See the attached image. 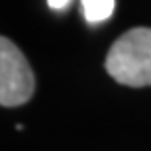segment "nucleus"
I'll return each instance as SVG.
<instances>
[{
	"mask_svg": "<svg viewBox=\"0 0 151 151\" xmlns=\"http://www.w3.org/2000/svg\"><path fill=\"white\" fill-rule=\"evenodd\" d=\"M108 75L126 86H151V28H132L106 55Z\"/></svg>",
	"mask_w": 151,
	"mask_h": 151,
	"instance_id": "1",
	"label": "nucleus"
},
{
	"mask_svg": "<svg viewBox=\"0 0 151 151\" xmlns=\"http://www.w3.org/2000/svg\"><path fill=\"white\" fill-rule=\"evenodd\" d=\"M116 0H83V14L88 24H100L112 16Z\"/></svg>",
	"mask_w": 151,
	"mask_h": 151,
	"instance_id": "3",
	"label": "nucleus"
},
{
	"mask_svg": "<svg viewBox=\"0 0 151 151\" xmlns=\"http://www.w3.org/2000/svg\"><path fill=\"white\" fill-rule=\"evenodd\" d=\"M69 2H71V0H47L49 8H53V10H63V8H67Z\"/></svg>",
	"mask_w": 151,
	"mask_h": 151,
	"instance_id": "4",
	"label": "nucleus"
},
{
	"mask_svg": "<svg viewBox=\"0 0 151 151\" xmlns=\"http://www.w3.org/2000/svg\"><path fill=\"white\" fill-rule=\"evenodd\" d=\"M35 77L24 53L8 37L0 39V104L20 106L32 98Z\"/></svg>",
	"mask_w": 151,
	"mask_h": 151,
	"instance_id": "2",
	"label": "nucleus"
}]
</instances>
